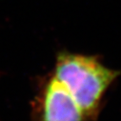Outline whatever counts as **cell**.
<instances>
[{
  "instance_id": "1",
  "label": "cell",
  "mask_w": 121,
  "mask_h": 121,
  "mask_svg": "<svg viewBox=\"0 0 121 121\" xmlns=\"http://www.w3.org/2000/svg\"><path fill=\"white\" fill-rule=\"evenodd\" d=\"M52 74L70 93L86 118L95 119L119 72L106 67L95 56L61 52Z\"/></svg>"
},
{
  "instance_id": "2",
  "label": "cell",
  "mask_w": 121,
  "mask_h": 121,
  "mask_svg": "<svg viewBox=\"0 0 121 121\" xmlns=\"http://www.w3.org/2000/svg\"><path fill=\"white\" fill-rule=\"evenodd\" d=\"M70 95L52 74L39 85L33 106L32 121H87Z\"/></svg>"
}]
</instances>
